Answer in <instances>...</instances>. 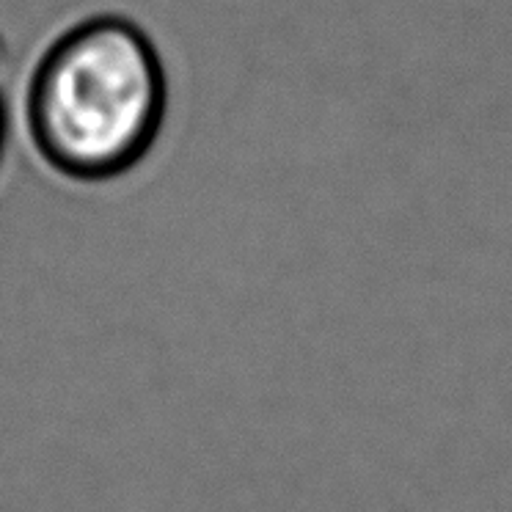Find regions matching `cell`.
Listing matches in <instances>:
<instances>
[{"label":"cell","mask_w":512,"mask_h":512,"mask_svg":"<svg viewBox=\"0 0 512 512\" xmlns=\"http://www.w3.org/2000/svg\"><path fill=\"white\" fill-rule=\"evenodd\" d=\"M168 80L152 39L94 17L47 47L28 86V130L58 174L105 182L133 171L166 119Z\"/></svg>","instance_id":"cell-1"},{"label":"cell","mask_w":512,"mask_h":512,"mask_svg":"<svg viewBox=\"0 0 512 512\" xmlns=\"http://www.w3.org/2000/svg\"><path fill=\"white\" fill-rule=\"evenodd\" d=\"M6 133H9V124H6V102L0 94V160H3V149H6Z\"/></svg>","instance_id":"cell-2"}]
</instances>
